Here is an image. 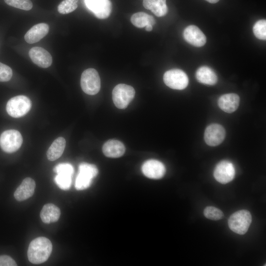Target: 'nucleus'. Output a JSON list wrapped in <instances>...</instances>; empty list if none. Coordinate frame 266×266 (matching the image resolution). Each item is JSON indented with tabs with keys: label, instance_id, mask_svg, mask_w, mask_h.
Listing matches in <instances>:
<instances>
[{
	"label": "nucleus",
	"instance_id": "obj_19",
	"mask_svg": "<svg viewBox=\"0 0 266 266\" xmlns=\"http://www.w3.org/2000/svg\"><path fill=\"white\" fill-rule=\"evenodd\" d=\"M61 211L58 207L52 203L45 204L40 212V218L46 224L57 222L60 216Z\"/></svg>",
	"mask_w": 266,
	"mask_h": 266
},
{
	"label": "nucleus",
	"instance_id": "obj_21",
	"mask_svg": "<svg viewBox=\"0 0 266 266\" xmlns=\"http://www.w3.org/2000/svg\"><path fill=\"white\" fill-rule=\"evenodd\" d=\"M143 5L157 17L166 15L168 11L166 0H143Z\"/></svg>",
	"mask_w": 266,
	"mask_h": 266
},
{
	"label": "nucleus",
	"instance_id": "obj_17",
	"mask_svg": "<svg viewBox=\"0 0 266 266\" xmlns=\"http://www.w3.org/2000/svg\"><path fill=\"white\" fill-rule=\"evenodd\" d=\"M240 98L234 93H229L221 96L218 101L219 107L225 112L231 113L238 107Z\"/></svg>",
	"mask_w": 266,
	"mask_h": 266
},
{
	"label": "nucleus",
	"instance_id": "obj_1",
	"mask_svg": "<svg viewBox=\"0 0 266 266\" xmlns=\"http://www.w3.org/2000/svg\"><path fill=\"white\" fill-rule=\"evenodd\" d=\"M52 251L50 240L45 237H38L33 240L28 249L29 261L34 264H40L46 261Z\"/></svg>",
	"mask_w": 266,
	"mask_h": 266
},
{
	"label": "nucleus",
	"instance_id": "obj_9",
	"mask_svg": "<svg viewBox=\"0 0 266 266\" xmlns=\"http://www.w3.org/2000/svg\"><path fill=\"white\" fill-rule=\"evenodd\" d=\"M213 175L215 179L221 184L231 182L235 175L233 164L226 160L220 162L214 169Z\"/></svg>",
	"mask_w": 266,
	"mask_h": 266
},
{
	"label": "nucleus",
	"instance_id": "obj_12",
	"mask_svg": "<svg viewBox=\"0 0 266 266\" xmlns=\"http://www.w3.org/2000/svg\"><path fill=\"white\" fill-rule=\"evenodd\" d=\"M141 170L147 177L158 179L162 178L166 172L164 165L156 160H149L145 162L142 166Z\"/></svg>",
	"mask_w": 266,
	"mask_h": 266
},
{
	"label": "nucleus",
	"instance_id": "obj_24",
	"mask_svg": "<svg viewBox=\"0 0 266 266\" xmlns=\"http://www.w3.org/2000/svg\"><path fill=\"white\" fill-rule=\"evenodd\" d=\"M78 0H64L58 6V11L66 14L74 11L78 7Z\"/></svg>",
	"mask_w": 266,
	"mask_h": 266
},
{
	"label": "nucleus",
	"instance_id": "obj_15",
	"mask_svg": "<svg viewBox=\"0 0 266 266\" xmlns=\"http://www.w3.org/2000/svg\"><path fill=\"white\" fill-rule=\"evenodd\" d=\"M35 183L30 177L25 178L14 193L15 199L18 201H23L31 197L34 194Z\"/></svg>",
	"mask_w": 266,
	"mask_h": 266
},
{
	"label": "nucleus",
	"instance_id": "obj_30",
	"mask_svg": "<svg viewBox=\"0 0 266 266\" xmlns=\"http://www.w3.org/2000/svg\"><path fill=\"white\" fill-rule=\"evenodd\" d=\"M12 76V70L8 66L0 62V82H7Z\"/></svg>",
	"mask_w": 266,
	"mask_h": 266
},
{
	"label": "nucleus",
	"instance_id": "obj_26",
	"mask_svg": "<svg viewBox=\"0 0 266 266\" xmlns=\"http://www.w3.org/2000/svg\"><path fill=\"white\" fill-rule=\"evenodd\" d=\"M204 216L212 220H219L224 217L223 212L219 208L214 206H209L206 207L203 211Z\"/></svg>",
	"mask_w": 266,
	"mask_h": 266
},
{
	"label": "nucleus",
	"instance_id": "obj_18",
	"mask_svg": "<svg viewBox=\"0 0 266 266\" xmlns=\"http://www.w3.org/2000/svg\"><path fill=\"white\" fill-rule=\"evenodd\" d=\"M102 150L106 157L115 158L123 155L125 152V147L121 141L110 139L104 143Z\"/></svg>",
	"mask_w": 266,
	"mask_h": 266
},
{
	"label": "nucleus",
	"instance_id": "obj_8",
	"mask_svg": "<svg viewBox=\"0 0 266 266\" xmlns=\"http://www.w3.org/2000/svg\"><path fill=\"white\" fill-rule=\"evenodd\" d=\"M163 80L167 86L175 90H183L187 87L189 83L188 76L179 69L166 71L164 74Z\"/></svg>",
	"mask_w": 266,
	"mask_h": 266
},
{
	"label": "nucleus",
	"instance_id": "obj_32",
	"mask_svg": "<svg viewBox=\"0 0 266 266\" xmlns=\"http://www.w3.org/2000/svg\"><path fill=\"white\" fill-rule=\"evenodd\" d=\"M153 26L151 25H148L145 27V30L146 31L150 32L152 30Z\"/></svg>",
	"mask_w": 266,
	"mask_h": 266
},
{
	"label": "nucleus",
	"instance_id": "obj_33",
	"mask_svg": "<svg viewBox=\"0 0 266 266\" xmlns=\"http://www.w3.org/2000/svg\"><path fill=\"white\" fill-rule=\"evenodd\" d=\"M205 0L211 3H215L217 2L219 0Z\"/></svg>",
	"mask_w": 266,
	"mask_h": 266
},
{
	"label": "nucleus",
	"instance_id": "obj_14",
	"mask_svg": "<svg viewBox=\"0 0 266 266\" xmlns=\"http://www.w3.org/2000/svg\"><path fill=\"white\" fill-rule=\"evenodd\" d=\"M29 56L33 63L42 68L49 67L52 63L51 54L40 47H33L29 51Z\"/></svg>",
	"mask_w": 266,
	"mask_h": 266
},
{
	"label": "nucleus",
	"instance_id": "obj_25",
	"mask_svg": "<svg viewBox=\"0 0 266 266\" xmlns=\"http://www.w3.org/2000/svg\"><path fill=\"white\" fill-rule=\"evenodd\" d=\"M255 36L259 39H266V21L262 19L255 23L253 27Z\"/></svg>",
	"mask_w": 266,
	"mask_h": 266
},
{
	"label": "nucleus",
	"instance_id": "obj_13",
	"mask_svg": "<svg viewBox=\"0 0 266 266\" xmlns=\"http://www.w3.org/2000/svg\"><path fill=\"white\" fill-rule=\"evenodd\" d=\"M183 36L185 40L196 47L203 46L206 38L202 32L195 25H189L184 30Z\"/></svg>",
	"mask_w": 266,
	"mask_h": 266
},
{
	"label": "nucleus",
	"instance_id": "obj_7",
	"mask_svg": "<svg viewBox=\"0 0 266 266\" xmlns=\"http://www.w3.org/2000/svg\"><path fill=\"white\" fill-rule=\"evenodd\" d=\"M22 143V136L17 130H6L0 135V146L3 151L8 153L17 151Z\"/></svg>",
	"mask_w": 266,
	"mask_h": 266
},
{
	"label": "nucleus",
	"instance_id": "obj_6",
	"mask_svg": "<svg viewBox=\"0 0 266 266\" xmlns=\"http://www.w3.org/2000/svg\"><path fill=\"white\" fill-rule=\"evenodd\" d=\"M135 95L134 88L125 84L117 85L112 91V100L115 106L119 109L126 108Z\"/></svg>",
	"mask_w": 266,
	"mask_h": 266
},
{
	"label": "nucleus",
	"instance_id": "obj_22",
	"mask_svg": "<svg viewBox=\"0 0 266 266\" xmlns=\"http://www.w3.org/2000/svg\"><path fill=\"white\" fill-rule=\"evenodd\" d=\"M66 143V140L63 137L56 138L47 151V159L50 161H54L59 158L64 152Z\"/></svg>",
	"mask_w": 266,
	"mask_h": 266
},
{
	"label": "nucleus",
	"instance_id": "obj_2",
	"mask_svg": "<svg viewBox=\"0 0 266 266\" xmlns=\"http://www.w3.org/2000/svg\"><path fill=\"white\" fill-rule=\"evenodd\" d=\"M251 222L252 216L250 212L242 209L230 216L228 220V225L233 232L242 235L247 232Z\"/></svg>",
	"mask_w": 266,
	"mask_h": 266
},
{
	"label": "nucleus",
	"instance_id": "obj_10",
	"mask_svg": "<svg viewBox=\"0 0 266 266\" xmlns=\"http://www.w3.org/2000/svg\"><path fill=\"white\" fill-rule=\"evenodd\" d=\"M225 135V130L222 126L218 124H212L206 127L204 139L209 146H216L223 142Z\"/></svg>",
	"mask_w": 266,
	"mask_h": 266
},
{
	"label": "nucleus",
	"instance_id": "obj_23",
	"mask_svg": "<svg viewBox=\"0 0 266 266\" xmlns=\"http://www.w3.org/2000/svg\"><path fill=\"white\" fill-rule=\"evenodd\" d=\"M131 21L134 26L139 28L145 27L148 25L153 26L156 23V20L152 16L143 12L132 15Z\"/></svg>",
	"mask_w": 266,
	"mask_h": 266
},
{
	"label": "nucleus",
	"instance_id": "obj_3",
	"mask_svg": "<svg viewBox=\"0 0 266 266\" xmlns=\"http://www.w3.org/2000/svg\"><path fill=\"white\" fill-rule=\"evenodd\" d=\"M32 102L30 99L23 95L11 98L7 102L6 109L7 113L14 118L25 115L31 109Z\"/></svg>",
	"mask_w": 266,
	"mask_h": 266
},
{
	"label": "nucleus",
	"instance_id": "obj_5",
	"mask_svg": "<svg viewBox=\"0 0 266 266\" xmlns=\"http://www.w3.org/2000/svg\"><path fill=\"white\" fill-rule=\"evenodd\" d=\"M80 84L85 93L90 95L97 94L100 89V79L98 71L92 68L85 70L81 76Z\"/></svg>",
	"mask_w": 266,
	"mask_h": 266
},
{
	"label": "nucleus",
	"instance_id": "obj_11",
	"mask_svg": "<svg viewBox=\"0 0 266 266\" xmlns=\"http://www.w3.org/2000/svg\"><path fill=\"white\" fill-rule=\"evenodd\" d=\"M85 4L99 19H106L111 12L112 4L110 0H85Z\"/></svg>",
	"mask_w": 266,
	"mask_h": 266
},
{
	"label": "nucleus",
	"instance_id": "obj_4",
	"mask_svg": "<svg viewBox=\"0 0 266 266\" xmlns=\"http://www.w3.org/2000/svg\"><path fill=\"white\" fill-rule=\"evenodd\" d=\"M98 174L97 166L93 164L82 163L79 166V172L76 177L75 187L78 190L89 187L93 179Z\"/></svg>",
	"mask_w": 266,
	"mask_h": 266
},
{
	"label": "nucleus",
	"instance_id": "obj_28",
	"mask_svg": "<svg viewBox=\"0 0 266 266\" xmlns=\"http://www.w3.org/2000/svg\"><path fill=\"white\" fill-rule=\"evenodd\" d=\"M5 2L12 7L24 10H30L33 7L31 0H4Z\"/></svg>",
	"mask_w": 266,
	"mask_h": 266
},
{
	"label": "nucleus",
	"instance_id": "obj_20",
	"mask_svg": "<svg viewBox=\"0 0 266 266\" xmlns=\"http://www.w3.org/2000/svg\"><path fill=\"white\" fill-rule=\"evenodd\" d=\"M197 80L204 84L213 85L217 82V76L214 71L206 66L200 67L196 73Z\"/></svg>",
	"mask_w": 266,
	"mask_h": 266
},
{
	"label": "nucleus",
	"instance_id": "obj_29",
	"mask_svg": "<svg viewBox=\"0 0 266 266\" xmlns=\"http://www.w3.org/2000/svg\"><path fill=\"white\" fill-rule=\"evenodd\" d=\"M57 174H67L72 176L74 172L72 166L69 163H61L57 165L53 169Z\"/></svg>",
	"mask_w": 266,
	"mask_h": 266
},
{
	"label": "nucleus",
	"instance_id": "obj_31",
	"mask_svg": "<svg viewBox=\"0 0 266 266\" xmlns=\"http://www.w3.org/2000/svg\"><path fill=\"white\" fill-rule=\"evenodd\" d=\"M15 261L10 256L7 255L0 256V266H16Z\"/></svg>",
	"mask_w": 266,
	"mask_h": 266
},
{
	"label": "nucleus",
	"instance_id": "obj_27",
	"mask_svg": "<svg viewBox=\"0 0 266 266\" xmlns=\"http://www.w3.org/2000/svg\"><path fill=\"white\" fill-rule=\"evenodd\" d=\"M55 182L61 189L68 190L71 184V176L67 174H57L54 178Z\"/></svg>",
	"mask_w": 266,
	"mask_h": 266
},
{
	"label": "nucleus",
	"instance_id": "obj_16",
	"mask_svg": "<svg viewBox=\"0 0 266 266\" xmlns=\"http://www.w3.org/2000/svg\"><path fill=\"white\" fill-rule=\"evenodd\" d=\"M49 27L46 23H39L33 26L25 34V39L30 44L39 41L48 33Z\"/></svg>",
	"mask_w": 266,
	"mask_h": 266
}]
</instances>
